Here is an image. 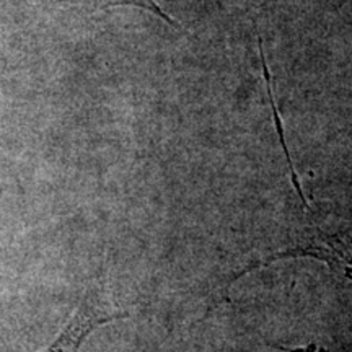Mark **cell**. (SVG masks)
I'll return each mask as SVG.
<instances>
[{"instance_id":"3","label":"cell","mask_w":352,"mask_h":352,"mask_svg":"<svg viewBox=\"0 0 352 352\" xmlns=\"http://www.w3.org/2000/svg\"><path fill=\"white\" fill-rule=\"evenodd\" d=\"M82 2L90 3V6L95 7H113V6H135L140 8H145L147 12L155 13V15L164 19L168 23H173V20L170 19L166 13L162 10L160 6L155 2V0H82Z\"/></svg>"},{"instance_id":"2","label":"cell","mask_w":352,"mask_h":352,"mask_svg":"<svg viewBox=\"0 0 352 352\" xmlns=\"http://www.w3.org/2000/svg\"><path fill=\"white\" fill-rule=\"evenodd\" d=\"M314 256L324 259L334 271L340 272L344 279L352 280V241L342 240L340 236H327L320 232L318 240L310 246H300V248H292L287 252L277 253L270 258V261H274L277 258L287 256Z\"/></svg>"},{"instance_id":"1","label":"cell","mask_w":352,"mask_h":352,"mask_svg":"<svg viewBox=\"0 0 352 352\" xmlns=\"http://www.w3.org/2000/svg\"><path fill=\"white\" fill-rule=\"evenodd\" d=\"M121 316L126 315L109 314V311L103 310V308L91 300H85L77 308V311L70 318L67 327L56 338V341L44 351L38 352H78L85 338L96 327L121 318Z\"/></svg>"}]
</instances>
